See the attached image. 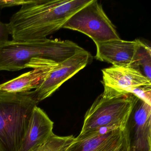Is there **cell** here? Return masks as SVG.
Wrapping results in <instances>:
<instances>
[{"label": "cell", "mask_w": 151, "mask_h": 151, "mask_svg": "<svg viewBox=\"0 0 151 151\" xmlns=\"http://www.w3.org/2000/svg\"><path fill=\"white\" fill-rule=\"evenodd\" d=\"M92 0H30L13 15L8 24L12 40L39 41L63 28Z\"/></svg>", "instance_id": "obj_1"}, {"label": "cell", "mask_w": 151, "mask_h": 151, "mask_svg": "<svg viewBox=\"0 0 151 151\" xmlns=\"http://www.w3.org/2000/svg\"><path fill=\"white\" fill-rule=\"evenodd\" d=\"M84 51L68 40L47 38L29 42L9 40L0 46V70L16 71L26 68V65L34 58H42L59 63Z\"/></svg>", "instance_id": "obj_2"}, {"label": "cell", "mask_w": 151, "mask_h": 151, "mask_svg": "<svg viewBox=\"0 0 151 151\" xmlns=\"http://www.w3.org/2000/svg\"><path fill=\"white\" fill-rule=\"evenodd\" d=\"M35 90L22 93L0 90V150L18 151L34 108Z\"/></svg>", "instance_id": "obj_3"}, {"label": "cell", "mask_w": 151, "mask_h": 151, "mask_svg": "<svg viewBox=\"0 0 151 151\" xmlns=\"http://www.w3.org/2000/svg\"><path fill=\"white\" fill-rule=\"evenodd\" d=\"M136 95H113L103 92L94 101L85 116L82 129L76 139L91 137L109 131H122Z\"/></svg>", "instance_id": "obj_4"}, {"label": "cell", "mask_w": 151, "mask_h": 151, "mask_svg": "<svg viewBox=\"0 0 151 151\" xmlns=\"http://www.w3.org/2000/svg\"><path fill=\"white\" fill-rule=\"evenodd\" d=\"M63 28L82 32L95 44L120 39L114 25L96 0L76 13Z\"/></svg>", "instance_id": "obj_5"}, {"label": "cell", "mask_w": 151, "mask_h": 151, "mask_svg": "<svg viewBox=\"0 0 151 151\" xmlns=\"http://www.w3.org/2000/svg\"><path fill=\"white\" fill-rule=\"evenodd\" d=\"M122 133L124 151H151V103L136 96Z\"/></svg>", "instance_id": "obj_6"}, {"label": "cell", "mask_w": 151, "mask_h": 151, "mask_svg": "<svg viewBox=\"0 0 151 151\" xmlns=\"http://www.w3.org/2000/svg\"><path fill=\"white\" fill-rule=\"evenodd\" d=\"M91 54L86 50L58 63L45 80L35 89L37 99L40 102L51 96L61 85L91 61Z\"/></svg>", "instance_id": "obj_7"}, {"label": "cell", "mask_w": 151, "mask_h": 151, "mask_svg": "<svg viewBox=\"0 0 151 151\" xmlns=\"http://www.w3.org/2000/svg\"><path fill=\"white\" fill-rule=\"evenodd\" d=\"M103 92L114 95L131 93L139 86H151V80L130 67L114 66L102 70Z\"/></svg>", "instance_id": "obj_8"}, {"label": "cell", "mask_w": 151, "mask_h": 151, "mask_svg": "<svg viewBox=\"0 0 151 151\" xmlns=\"http://www.w3.org/2000/svg\"><path fill=\"white\" fill-rule=\"evenodd\" d=\"M58 64L50 60L34 58L26 65V68H31L32 70L0 85V90L22 93L37 89Z\"/></svg>", "instance_id": "obj_9"}, {"label": "cell", "mask_w": 151, "mask_h": 151, "mask_svg": "<svg viewBox=\"0 0 151 151\" xmlns=\"http://www.w3.org/2000/svg\"><path fill=\"white\" fill-rule=\"evenodd\" d=\"M97 53L95 59L111 63L114 66L129 67L136 51L137 40L125 41L111 40L95 44Z\"/></svg>", "instance_id": "obj_10"}, {"label": "cell", "mask_w": 151, "mask_h": 151, "mask_svg": "<svg viewBox=\"0 0 151 151\" xmlns=\"http://www.w3.org/2000/svg\"><path fill=\"white\" fill-rule=\"evenodd\" d=\"M54 122L40 108H34L28 129L18 151H32L53 134Z\"/></svg>", "instance_id": "obj_11"}, {"label": "cell", "mask_w": 151, "mask_h": 151, "mask_svg": "<svg viewBox=\"0 0 151 151\" xmlns=\"http://www.w3.org/2000/svg\"><path fill=\"white\" fill-rule=\"evenodd\" d=\"M124 150L122 131H109L96 136L75 140L65 151H119Z\"/></svg>", "instance_id": "obj_12"}, {"label": "cell", "mask_w": 151, "mask_h": 151, "mask_svg": "<svg viewBox=\"0 0 151 151\" xmlns=\"http://www.w3.org/2000/svg\"><path fill=\"white\" fill-rule=\"evenodd\" d=\"M129 67L139 70L151 80V48L139 40H137L135 55Z\"/></svg>", "instance_id": "obj_13"}, {"label": "cell", "mask_w": 151, "mask_h": 151, "mask_svg": "<svg viewBox=\"0 0 151 151\" xmlns=\"http://www.w3.org/2000/svg\"><path fill=\"white\" fill-rule=\"evenodd\" d=\"M75 138L73 135L62 137L53 133L45 143L32 151H65L75 141Z\"/></svg>", "instance_id": "obj_14"}, {"label": "cell", "mask_w": 151, "mask_h": 151, "mask_svg": "<svg viewBox=\"0 0 151 151\" xmlns=\"http://www.w3.org/2000/svg\"><path fill=\"white\" fill-rule=\"evenodd\" d=\"M151 86H139L132 90L131 93L151 103Z\"/></svg>", "instance_id": "obj_15"}, {"label": "cell", "mask_w": 151, "mask_h": 151, "mask_svg": "<svg viewBox=\"0 0 151 151\" xmlns=\"http://www.w3.org/2000/svg\"><path fill=\"white\" fill-rule=\"evenodd\" d=\"M9 32L8 24L0 22V46L9 41Z\"/></svg>", "instance_id": "obj_16"}, {"label": "cell", "mask_w": 151, "mask_h": 151, "mask_svg": "<svg viewBox=\"0 0 151 151\" xmlns=\"http://www.w3.org/2000/svg\"><path fill=\"white\" fill-rule=\"evenodd\" d=\"M30 0H0V9L5 8L11 7L16 6H22L24 4L28 3Z\"/></svg>", "instance_id": "obj_17"}, {"label": "cell", "mask_w": 151, "mask_h": 151, "mask_svg": "<svg viewBox=\"0 0 151 151\" xmlns=\"http://www.w3.org/2000/svg\"><path fill=\"white\" fill-rule=\"evenodd\" d=\"M124 151V150H121V151Z\"/></svg>", "instance_id": "obj_18"}, {"label": "cell", "mask_w": 151, "mask_h": 151, "mask_svg": "<svg viewBox=\"0 0 151 151\" xmlns=\"http://www.w3.org/2000/svg\"><path fill=\"white\" fill-rule=\"evenodd\" d=\"M0 151H1V150H0Z\"/></svg>", "instance_id": "obj_19"}]
</instances>
